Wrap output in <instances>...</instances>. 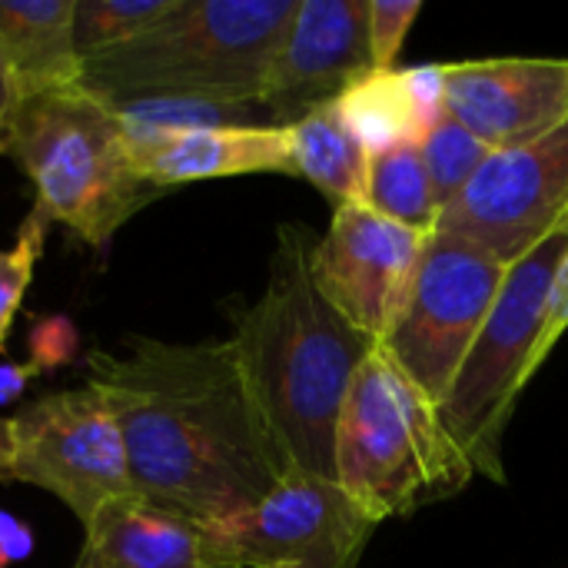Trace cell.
Instances as JSON below:
<instances>
[{"mask_svg": "<svg viewBox=\"0 0 568 568\" xmlns=\"http://www.w3.org/2000/svg\"><path fill=\"white\" fill-rule=\"evenodd\" d=\"M476 469L436 403L376 346L359 366L336 429V486L373 519H403L463 493Z\"/></svg>", "mask_w": 568, "mask_h": 568, "instance_id": "cell-5", "label": "cell"}, {"mask_svg": "<svg viewBox=\"0 0 568 568\" xmlns=\"http://www.w3.org/2000/svg\"><path fill=\"white\" fill-rule=\"evenodd\" d=\"M369 210L379 216L416 230V233H433L443 213V203L433 190V180L423 166L419 146L403 143L383 153L369 156V176H366V200Z\"/></svg>", "mask_w": 568, "mask_h": 568, "instance_id": "cell-19", "label": "cell"}, {"mask_svg": "<svg viewBox=\"0 0 568 568\" xmlns=\"http://www.w3.org/2000/svg\"><path fill=\"white\" fill-rule=\"evenodd\" d=\"M300 0H180L146 33L83 60L80 83L113 106L203 100L260 106Z\"/></svg>", "mask_w": 568, "mask_h": 568, "instance_id": "cell-3", "label": "cell"}, {"mask_svg": "<svg viewBox=\"0 0 568 568\" xmlns=\"http://www.w3.org/2000/svg\"><path fill=\"white\" fill-rule=\"evenodd\" d=\"M568 333V253L556 273V286H552V300H549V313H546V329H542V346H539V359L546 363L549 353L559 346V339Z\"/></svg>", "mask_w": 568, "mask_h": 568, "instance_id": "cell-25", "label": "cell"}, {"mask_svg": "<svg viewBox=\"0 0 568 568\" xmlns=\"http://www.w3.org/2000/svg\"><path fill=\"white\" fill-rule=\"evenodd\" d=\"M176 3L180 0H77L73 33L80 57L87 60L146 33L170 17Z\"/></svg>", "mask_w": 568, "mask_h": 568, "instance_id": "cell-20", "label": "cell"}, {"mask_svg": "<svg viewBox=\"0 0 568 568\" xmlns=\"http://www.w3.org/2000/svg\"><path fill=\"white\" fill-rule=\"evenodd\" d=\"M446 113L489 150L532 143L568 120V60L489 57L446 63Z\"/></svg>", "mask_w": 568, "mask_h": 568, "instance_id": "cell-13", "label": "cell"}, {"mask_svg": "<svg viewBox=\"0 0 568 568\" xmlns=\"http://www.w3.org/2000/svg\"><path fill=\"white\" fill-rule=\"evenodd\" d=\"M373 73L369 0H300L270 63L260 106L273 126H290L336 103Z\"/></svg>", "mask_w": 568, "mask_h": 568, "instance_id": "cell-12", "label": "cell"}, {"mask_svg": "<svg viewBox=\"0 0 568 568\" xmlns=\"http://www.w3.org/2000/svg\"><path fill=\"white\" fill-rule=\"evenodd\" d=\"M423 246L426 233L406 230L366 203L339 206L313 246V276L359 333L383 343L409 300Z\"/></svg>", "mask_w": 568, "mask_h": 568, "instance_id": "cell-11", "label": "cell"}, {"mask_svg": "<svg viewBox=\"0 0 568 568\" xmlns=\"http://www.w3.org/2000/svg\"><path fill=\"white\" fill-rule=\"evenodd\" d=\"M286 130L296 176L313 183L333 203V210L366 200L369 150L353 133L339 103L313 110Z\"/></svg>", "mask_w": 568, "mask_h": 568, "instance_id": "cell-17", "label": "cell"}, {"mask_svg": "<svg viewBox=\"0 0 568 568\" xmlns=\"http://www.w3.org/2000/svg\"><path fill=\"white\" fill-rule=\"evenodd\" d=\"M419 13H423V0H369L373 70H396L403 43Z\"/></svg>", "mask_w": 568, "mask_h": 568, "instance_id": "cell-23", "label": "cell"}, {"mask_svg": "<svg viewBox=\"0 0 568 568\" xmlns=\"http://www.w3.org/2000/svg\"><path fill=\"white\" fill-rule=\"evenodd\" d=\"M506 273L503 260L459 236H426L409 300L379 349L436 406L469 356Z\"/></svg>", "mask_w": 568, "mask_h": 568, "instance_id": "cell-7", "label": "cell"}, {"mask_svg": "<svg viewBox=\"0 0 568 568\" xmlns=\"http://www.w3.org/2000/svg\"><path fill=\"white\" fill-rule=\"evenodd\" d=\"M568 216V120L523 146L493 150L449 200L433 233L459 236L506 266L532 253Z\"/></svg>", "mask_w": 568, "mask_h": 568, "instance_id": "cell-9", "label": "cell"}, {"mask_svg": "<svg viewBox=\"0 0 568 568\" xmlns=\"http://www.w3.org/2000/svg\"><path fill=\"white\" fill-rule=\"evenodd\" d=\"M316 236L276 230L263 296L236 313L233 349L286 476L336 483V429L359 366L379 346L359 333L313 276Z\"/></svg>", "mask_w": 568, "mask_h": 568, "instance_id": "cell-2", "label": "cell"}, {"mask_svg": "<svg viewBox=\"0 0 568 568\" xmlns=\"http://www.w3.org/2000/svg\"><path fill=\"white\" fill-rule=\"evenodd\" d=\"M336 103L369 156L403 143H419V136L436 123L419 103L409 70H373Z\"/></svg>", "mask_w": 568, "mask_h": 568, "instance_id": "cell-18", "label": "cell"}, {"mask_svg": "<svg viewBox=\"0 0 568 568\" xmlns=\"http://www.w3.org/2000/svg\"><path fill=\"white\" fill-rule=\"evenodd\" d=\"M77 353V333L63 316H53L47 323H40L33 329V366H40L43 373L67 363Z\"/></svg>", "mask_w": 568, "mask_h": 568, "instance_id": "cell-24", "label": "cell"}, {"mask_svg": "<svg viewBox=\"0 0 568 568\" xmlns=\"http://www.w3.org/2000/svg\"><path fill=\"white\" fill-rule=\"evenodd\" d=\"M47 226L50 220L33 206L30 216L23 220L13 246L0 250V349L7 343V333L20 313L23 293L33 283V270L43 256V243H47Z\"/></svg>", "mask_w": 568, "mask_h": 568, "instance_id": "cell-22", "label": "cell"}, {"mask_svg": "<svg viewBox=\"0 0 568 568\" xmlns=\"http://www.w3.org/2000/svg\"><path fill=\"white\" fill-rule=\"evenodd\" d=\"M7 479L57 496L80 526H90L103 506L133 496L120 426L87 379L20 406L7 419Z\"/></svg>", "mask_w": 568, "mask_h": 568, "instance_id": "cell-8", "label": "cell"}, {"mask_svg": "<svg viewBox=\"0 0 568 568\" xmlns=\"http://www.w3.org/2000/svg\"><path fill=\"white\" fill-rule=\"evenodd\" d=\"M33 552V532L10 513H0V568L17 566Z\"/></svg>", "mask_w": 568, "mask_h": 568, "instance_id": "cell-26", "label": "cell"}, {"mask_svg": "<svg viewBox=\"0 0 568 568\" xmlns=\"http://www.w3.org/2000/svg\"><path fill=\"white\" fill-rule=\"evenodd\" d=\"M43 369L33 363H0V406L13 403L23 396V389L30 386V379H37Z\"/></svg>", "mask_w": 568, "mask_h": 568, "instance_id": "cell-27", "label": "cell"}, {"mask_svg": "<svg viewBox=\"0 0 568 568\" xmlns=\"http://www.w3.org/2000/svg\"><path fill=\"white\" fill-rule=\"evenodd\" d=\"M276 568H296V566H276Z\"/></svg>", "mask_w": 568, "mask_h": 568, "instance_id": "cell-30", "label": "cell"}, {"mask_svg": "<svg viewBox=\"0 0 568 568\" xmlns=\"http://www.w3.org/2000/svg\"><path fill=\"white\" fill-rule=\"evenodd\" d=\"M130 143H133L140 173L163 193L173 186L220 180V176H246V173L296 176L290 130L273 126V123H206V126H180V130H130Z\"/></svg>", "mask_w": 568, "mask_h": 568, "instance_id": "cell-14", "label": "cell"}, {"mask_svg": "<svg viewBox=\"0 0 568 568\" xmlns=\"http://www.w3.org/2000/svg\"><path fill=\"white\" fill-rule=\"evenodd\" d=\"M73 13L77 0H0V57L17 103L80 83L83 57L77 50Z\"/></svg>", "mask_w": 568, "mask_h": 568, "instance_id": "cell-16", "label": "cell"}, {"mask_svg": "<svg viewBox=\"0 0 568 568\" xmlns=\"http://www.w3.org/2000/svg\"><path fill=\"white\" fill-rule=\"evenodd\" d=\"M568 253V216L506 273V283L463 359L439 419L473 463L476 476L506 483L503 443L526 383L542 369L539 346L556 273Z\"/></svg>", "mask_w": 568, "mask_h": 568, "instance_id": "cell-6", "label": "cell"}, {"mask_svg": "<svg viewBox=\"0 0 568 568\" xmlns=\"http://www.w3.org/2000/svg\"><path fill=\"white\" fill-rule=\"evenodd\" d=\"M3 156L30 176L33 206L93 250L163 193L140 173L120 110L83 83L20 100Z\"/></svg>", "mask_w": 568, "mask_h": 568, "instance_id": "cell-4", "label": "cell"}, {"mask_svg": "<svg viewBox=\"0 0 568 568\" xmlns=\"http://www.w3.org/2000/svg\"><path fill=\"white\" fill-rule=\"evenodd\" d=\"M373 523L336 483L290 476L253 509L206 526L220 568H359Z\"/></svg>", "mask_w": 568, "mask_h": 568, "instance_id": "cell-10", "label": "cell"}, {"mask_svg": "<svg viewBox=\"0 0 568 568\" xmlns=\"http://www.w3.org/2000/svg\"><path fill=\"white\" fill-rule=\"evenodd\" d=\"M10 469V433H7V419H0V476L7 479Z\"/></svg>", "mask_w": 568, "mask_h": 568, "instance_id": "cell-29", "label": "cell"}, {"mask_svg": "<svg viewBox=\"0 0 568 568\" xmlns=\"http://www.w3.org/2000/svg\"><path fill=\"white\" fill-rule=\"evenodd\" d=\"M87 383L120 426L133 496L156 509L216 526L290 479L230 339L133 333L87 353Z\"/></svg>", "mask_w": 568, "mask_h": 568, "instance_id": "cell-1", "label": "cell"}, {"mask_svg": "<svg viewBox=\"0 0 568 568\" xmlns=\"http://www.w3.org/2000/svg\"><path fill=\"white\" fill-rule=\"evenodd\" d=\"M73 568H220L206 526L156 509L140 496L103 506L83 526V549Z\"/></svg>", "mask_w": 568, "mask_h": 568, "instance_id": "cell-15", "label": "cell"}, {"mask_svg": "<svg viewBox=\"0 0 568 568\" xmlns=\"http://www.w3.org/2000/svg\"><path fill=\"white\" fill-rule=\"evenodd\" d=\"M13 110H17V93H13L7 63H3V57H0V156L7 153V133H10Z\"/></svg>", "mask_w": 568, "mask_h": 568, "instance_id": "cell-28", "label": "cell"}, {"mask_svg": "<svg viewBox=\"0 0 568 568\" xmlns=\"http://www.w3.org/2000/svg\"><path fill=\"white\" fill-rule=\"evenodd\" d=\"M419 156L423 166L433 180V190L439 196V203L446 206L449 200H456L469 180L479 173V166L489 160V146L469 133L459 120H453L449 113H443L423 136H419Z\"/></svg>", "mask_w": 568, "mask_h": 568, "instance_id": "cell-21", "label": "cell"}]
</instances>
